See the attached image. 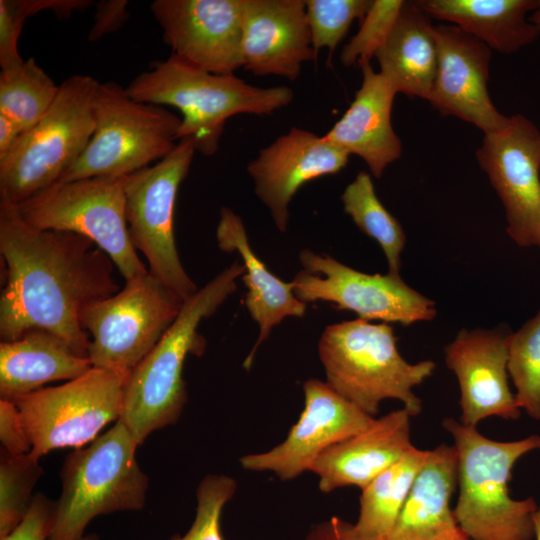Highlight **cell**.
Wrapping results in <instances>:
<instances>
[{
	"instance_id": "7a4b0ae2",
	"label": "cell",
	"mask_w": 540,
	"mask_h": 540,
	"mask_svg": "<svg viewBox=\"0 0 540 540\" xmlns=\"http://www.w3.org/2000/svg\"><path fill=\"white\" fill-rule=\"evenodd\" d=\"M244 271L242 263L234 262L185 300L173 324L126 378L120 420L139 445L179 420L187 402L185 360L205 350L199 325L234 293Z\"/></svg>"
},
{
	"instance_id": "7c38bea8",
	"label": "cell",
	"mask_w": 540,
	"mask_h": 540,
	"mask_svg": "<svg viewBox=\"0 0 540 540\" xmlns=\"http://www.w3.org/2000/svg\"><path fill=\"white\" fill-rule=\"evenodd\" d=\"M125 380L92 367L61 385L14 400L31 444L30 456L39 460L50 451L92 442L108 423L120 419Z\"/></svg>"
},
{
	"instance_id": "cb8c5ba5",
	"label": "cell",
	"mask_w": 540,
	"mask_h": 540,
	"mask_svg": "<svg viewBox=\"0 0 540 540\" xmlns=\"http://www.w3.org/2000/svg\"><path fill=\"white\" fill-rule=\"evenodd\" d=\"M456 487V450L441 444L430 450L386 540H456L465 535L451 508Z\"/></svg>"
},
{
	"instance_id": "4fadbf2b",
	"label": "cell",
	"mask_w": 540,
	"mask_h": 540,
	"mask_svg": "<svg viewBox=\"0 0 540 540\" xmlns=\"http://www.w3.org/2000/svg\"><path fill=\"white\" fill-rule=\"evenodd\" d=\"M299 259L304 269L291 282L295 296L305 304L331 302L337 309L352 311L366 321L404 326L436 316L435 302L400 276L363 273L311 250L301 251Z\"/></svg>"
},
{
	"instance_id": "7402d4cb",
	"label": "cell",
	"mask_w": 540,
	"mask_h": 540,
	"mask_svg": "<svg viewBox=\"0 0 540 540\" xmlns=\"http://www.w3.org/2000/svg\"><path fill=\"white\" fill-rule=\"evenodd\" d=\"M358 64L362 84L349 108L324 137L349 155L362 158L371 174L380 178L402 153L401 141L391 122L397 92L383 74L373 70L370 61Z\"/></svg>"
},
{
	"instance_id": "8fae6325",
	"label": "cell",
	"mask_w": 540,
	"mask_h": 540,
	"mask_svg": "<svg viewBox=\"0 0 540 540\" xmlns=\"http://www.w3.org/2000/svg\"><path fill=\"white\" fill-rule=\"evenodd\" d=\"M195 152L191 138L180 139L166 157L124 177L131 242L146 258L149 273L182 301L199 289L181 263L174 234L177 193Z\"/></svg>"
},
{
	"instance_id": "d590c367",
	"label": "cell",
	"mask_w": 540,
	"mask_h": 540,
	"mask_svg": "<svg viewBox=\"0 0 540 540\" xmlns=\"http://www.w3.org/2000/svg\"><path fill=\"white\" fill-rule=\"evenodd\" d=\"M23 0H0L1 69L21 63L18 41L25 20L30 17Z\"/></svg>"
},
{
	"instance_id": "9c48e42d",
	"label": "cell",
	"mask_w": 540,
	"mask_h": 540,
	"mask_svg": "<svg viewBox=\"0 0 540 540\" xmlns=\"http://www.w3.org/2000/svg\"><path fill=\"white\" fill-rule=\"evenodd\" d=\"M18 207L33 227L71 232L91 240L110 257L125 281L149 272L130 239L124 177L57 182Z\"/></svg>"
},
{
	"instance_id": "9a60e30c",
	"label": "cell",
	"mask_w": 540,
	"mask_h": 540,
	"mask_svg": "<svg viewBox=\"0 0 540 540\" xmlns=\"http://www.w3.org/2000/svg\"><path fill=\"white\" fill-rule=\"evenodd\" d=\"M303 392L304 409L285 440L266 452L241 457L244 469L270 471L281 480H292L310 471L329 447L365 430L375 419L326 381L309 379Z\"/></svg>"
},
{
	"instance_id": "d6a6232c",
	"label": "cell",
	"mask_w": 540,
	"mask_h": 540,
	"mask_svg": "<svg viewBox=\"0 0 540 540\" xmlns=\"http://www.w3.org/2000/svg\"><path fill=\"white\" fill-rule=\"evenodd\" d=\"M306 17L316 53L327 48L332 54L355 19L363 20L371 0H306Z\"/></svg>"
},
{
	"instance_id": "30bf717a",
	"label": "cell",
	"mask_w": 540,
	"mask_h": 540,
	"mask_svg": "<svg viewBox=\"0 0 540 540\" xmlns=\"http://www.w3.org/2000/svg\"><path fill=\"white\" fill-rule=\"evenodd\" d=\"M183 303L148 272L89 305L81 324L91 337L88 358L92 366L127 378L173 324Z\"/></svg>"
},
{
	"instance_id": "8992f818",
	"label": "cell",
	"mask_w": 540,
	"mask_h": 540,
	"mask_svg": "<svg viewBox=\"0 0 540 540\" xmlns=\"http://www.w3.org/2000/svg\"><path fill=\"white\" fill-rule=\"evenodd\" d=\"M139 446L119 419L66 456L49 540H80L97 516L144 508L149 479L136 460Z\"/></svg>"
},
{
	"instance_id": "60d3db41",
	"label": "cell",
	"mask_w": 540,
	"mask_h": 540,
	"mask_svg": "<svg viewBox=\"0 0 540 540\" xmlns=\"http://www.w3.org/2000/svg\"><path fill=\"white\" fill-rule=\"evenodd\" d=\"M21 134L17 123L0 112V160L9 153Z\"/></svg>"
},
{
	"instance_id": "8d00e7d4",
	"label": "cell",
	"mask_w": 540,
	"mask_h": 540,
	"mask_svg": "<svg viewBox=\"0 0 540 540\" xmlns=\"http://www.w3.org/2000/svg\"><path fill=\"white\" fill-rule=\"evenodd\" d=\"M54 512L55 501L42 493L34 495L24 519L0 540H49Z\"/></svg>"
},
{
	"instance_id": "5bb4252c",
	"label": "cell",
	"mask_w": 540,
	"mask_h": 540,
	"mask_svg": "<svg viewBox=\"0 0 540 540\" xmlns=\"http://www.w3.org/2000/svg\"><path fill=\"white\" fill-rule=\"evenodd\" d=\"M476 158L502 202L509 237L540 252V129L522 114L509 116L484 133Z\"/></svg>"
},
{
	"instance_id": "f35d334b",
	"label": "cell",
	"mask_w": 540,
	"mask_h": 540,
	"mask_svg": "<svg viewBox=\"0 0 540 540\" xmlns=\"http://www.w3.org/2000/svg\"><path fill=\"white\" fill-rule=\"evenodd\" d=\"M128 1L102 0L96 4L94 23L88 34L91 42L98 41L104 35L115 32L128 19Z\"/></svg>"
},
{
	"instance_id": "ffe728a7",
	"label": "cell",
	"mask_w": 540,
	"mask_h": 540,
	"mask_svg": "<svg viewBox=\"0 0 540 540\" xmlns=\"http://www.w3.org/2000/svg\"><path fill=\"white\" fill-rule=\"evenodd\" d=\"M243 68L296 80L316 59L304 0H242Z\"/></svg>"
},
{
	"instance_id": "b9f144b4",
	"label": "cell",
	"mask_w": 540,
	"mask_h": 540,
	"mask_svg": "<svg viewBox=\"0 0 540 540\" xmlns=\"http://www.w3.org/2000/svg\"><path fill=\"white\" fill-rule=\"evenodd\" d=\"M529 20L540 30V0L536 9L529 16Z\"/></svg>"
},
{
	"instance_id": "5b68a950",
	"label": "cell",
	"mask_w": 540,
	"mask_h": 540,
	"mask_svg": "<svg viewBox=\"0 0 540 540\" xmlns=\"http://www.w3.org/2000/svg\"><path fill=\"white\" fill-rule=\"evenodd\" d=\"M396 341L388 323L358 318L327 326L318 342L326 382L373 417L385 399L399 400L411 417L418 415L422 404L413 388L432 375L436 364L407 362Z\"/></svg>"
},
{
	"instance_id": "d4e9b609",
	"label": "cell",
	"mask_w": 540,
	"mask_h": 540,
	"mask_svg": "<svg viewBox=\"0 0 540 540\" xmlns=\"http://www.w3.org/2000/svg\"><path fill=\"white\" fill-rule=\"evenodd\" d=\"M88 357L78 355L63 339L31 330L0 343V395L16 400L61 380H72L92 368Z\"/></svg>"
},
{
	"instance_id": "ac0fdd59",
	"label": "cell",
	"mask_w": 540,
	"mask_h": 540,
	"mask_svg": "<svg viewBox=\"0 0 540 540\" xmlns=\"http://www.w3.org/2000/svg\"><path fill=\"white\" fill-rule=\"evenodd\" d=\"M510 334L504 328H462L446 346V366L459 383L462 424L476 427L488 417H520L521 409L508 380Z\"/></svg>"
},
{
	"instance_id": "83f0119b",
	"label": "cell",
	"mask_w": 540,
	"mask_h": 540,
	"mask_svg": "<svg viewBox=\"0 0 540 540\" xmlns=\"http://www.w3.org/2000/svg\"><path fill=\"white\" fill-rule=\"evenodd\" d=\"M429 452L412 446L361 490L359 515L354 526L362 537L387 539Z\"/></svg>"
},
{
	"instance_id": "ab89813d",
	"label": "cell",
	"mask_w": 540,
	"mask_h": 540,
	"mask_svg": "<svg viewBox=\"0 0 540 540\" xmlns=\"http://www.w3.org/2000/svg\"><path fill=\"white\" fill-rule=\"evenodd\" d=\"M305 540H367L356 530L354 524L337 517L321 522L311 529Z\"/></svg>"
},
{
	"instance_id": "3957f363",
	"label": "cell",
	"mask_w": 540,
	"mask_h": 540,
	"mask_svg": "<svg viewBox=\"0 0 540 540\" xmlns=\"http://www.w3.org/2000/svg\"><path fill=\"white\" fill-rule=\"evenodd\" d=\"M442 425L457 454L459 494L453 514L461 531L469 540H532L538 505L532 497L512 498L509 482L516 462L540 449V436L496 441L452 418Z\"/></svg>"
},
{
	"instance_id": "836d02e7",
	"label": "cell",
	"mask_w": 540,
	"mask_h": 540,
	"mask_svg": "<svg viewBox=\"0 0 540 540\" xmlns=\"http://www.w3.org/2000/svg\"><path fill=\"white\" fill-rule=\"evenodd\" d=\"M237 490L236 481L227 475L209 474L196 489V513L189 530L168 540H224L221 515Z\"/></svg>"
},
{
	"instance_id": "484cf974",
	"label": "cell",
	"mask_w": 540,
	"mask_h": 540,
	"mask_svg": "<svg viewBox=\"0 0 540 540\" xmlns=\"http://www.w3.org/2000/svg\"><path fill=\"white\" fill-rule=\"evenodd\" d=\"M429 16L454 23L490 49L504 54L533 43L540 30L527 18L538 0H420Z\"/></svg>"
},
{
	"instance_id": "74e56055",
	"label": "cell",
	"mask_w": 540,
	"mask_h": 540,
	"mask_svg": "<svg viewBox=\"0 0 540 540\" xmlns=\"http://www.w3.org/2000/svg\"><path fill=\"white\" fill-rule=\"evenodd\" d=\"M0 441L1 449L11 454H27L31 451V444L16 403L2 398L0 399Z\"/></svg>"
},
{
	"instance_id": "1f68e13d",
	"label": "cell",
	"mask_w": 540,
	"mask_h": 540,
	"mask_svg": "<svg viewBox=\"0 0 540 540\" xmlns=\"http://www.w3.org/2000/svg\"><path fill=\"white\" fill-rule=\"evenodd\" d=\"M44 470L27 454L0 452V538L9 534L26 516L32 491Z\"/></svg>"
},
{
	"instance_id": "6da1fadb",
	"label": "cell",
	"mask_w": 540,
	"mask_h": 540,
	"mask_svg": "<svg viewBox=\"0 0 540 540\" xmlns=\"http://www.w3.org/2000/svg\"><path fill=\"white\" fill-rule=\"evenodd\" d=\"M1 341L44 330L88 357L81 316L91 304L120 290L110 257L81 235L28 224L18 204L0 198Z\"/></svg>"
},
{
	"instance_id": "d6986e66",
	"label": "cell",
	"mask_w": 540,
	"mask_h": 540,
	"mask_svg": "<svg viewBox=\"0 0 540 540\" xmlns=\"http://www.w3.org/2000/svg\"><path fill=\"white\" fill-rule=\"evenodd\" d=\"M349 154L324 136L293 127L247 166L255 193L269 209L281 232L288 226V206L296 192L319 177L333 175L346 167Z\"/></svg>"
},
{
	"instance_id": "277c9868",
	"label": "cell",
	"mask_w": 540,
	"mask_h": 540,
	"mask_svg": "<svg viewBox=\"0 0 540 540\" xmlns=\"http://www.w3.org/2000/svg\"><path fill=\"white\" fill-rule=\"evenodd\" d=\"M125 92L138 102L177 108L182 115L179 140L191 138L204 156L219 149L227 119L242 113L271 115L294 97L289 87H256L234 74L204 71L173 54L137 75Z\"/></svg>"
},
{
	"instance_id": "ba28073f",
	"label": "cell",
	"mask_w": 540,
	"mask_h": 540,
	"mask_svg": "<svg viewBox=\"0 0 540 540\" xmlns=\"http://www.w3.org/2000/svg\"><path fill=\"white\" fill-rule=\"evenodd\" d=\"M93 109L94 133L58 182L125 177L160 161L179 142L181 117L164 106L133 100L117 83L98 84Z\"/></svg>"
},
{
	"instance_id": "4316f807",
	"label": "cell",
	"mask_w": 540,
	"mask_h": 540,
	"mask_svg": "<svg viewBox=\"0 0 540 540\" xmlns=\"http://www.w3.org/2000/svg\"><path fill=\"white\" fill-rule=\"evenodd\" d=\"M375 57L397 93L428 99L438 66L434 25L415 1L404 3L396 24Z\"/></svg>"
},
{
	"instance_id": "52a82bcc",
	"label": "cell",
	"mask_w": 540,
	"mask_h": 540,
	"mask_svg": "<svg viewBox=\"0 0 540 540\" xmlns=\"http://www.w3.org/2000/svg\"><path fill=\"white\" fill-rule=\"evenodd\" d=\"M98 84L77 74L59 85L46 114L0 160V198L19 205L57 183L77 162L95 130Z\"/></svg>"
},
{
	"instance_id": "f6af8a7d",
	"label": "cell",
	"mask_w": 540,
	"mask_h": 540,
	"mask_svg": "<svg viewBox=\"0 0 540 540\" xmlns=\"http://www.w3.org/2000/svg\"><path fill=\"white\" fill-rule=\"evenodd\" d=\"M456 540H469L466 535H463L462 537L456 539Z\"/></svg>"
},
{
	"instance_id": "4dcf8cb0",
	"label": "cell",
	"mask_w": 540,
	"mask_h": 540,
	"mask_svg": "<svg viewBox=\"0 0 540 540\" xmlns=\"http://www.w3.org/2000/svg\"><path fill=\"white\" fill-rule=\"evenodd\" d=\"M507 370L519 408L540 421V309L510 334Z\"/></svg>"
},
{
	"instance_id": "7bdbcfd3",
	"label": "cell",
	"mask_w": 540,
	"mask_h": 540,
	"mask_svg": "<svg viewBox=\"0 0 540 540\" xmlns=\"http://www.w3.org/2000/svg\"><path fill=\"white\" fill-rule=\"evenodd\" d=\"M534 537L540 540V505L534 515Z\"/></svg>"
},
{
	"instance_id": "e0dca14e",
	"label": "cell",
	"mask_w": 540,
	"mask_h": 540,
	"mask_svg": "<svg viewBox=\"0 0 540 540\" xmlns=\"http://www.w3.org/2000/svg\"><path fill=\"white\" fill-rule=\"evenodd\" d=\"M438 66L428 97L442 116H454L484 133L503 127L501 114L488 93L491 49L455 25H435Z\"/></svg>"
},
{
	"instance_id": "f1b7e54d",
	"label": "cell",
	"mask_w": 540,
	"mask_h": 540,
	"mask_svg": "<svg viewBox=\"0 0 540 540\" xmlns=\"http://www.w3.org/2000/svg\"><path fill=\"white\" fill-rule=\"evenodd\" d=\"M341 201L355 225L382 248L388 263L387 273L400 276L406 235L400 222L378 199L370 174L360 171L344 189Z\"/></svg>"
},
{
	"instance_id": "e575fe53",
	"label": "cell",
	"mask_w": 540,
	"mask_h": 540,
	"mask_svg": "<svg viewBox=\"0 0 540 540\" xmlns=\"http://www.w3.org/2000/svg\"><path fill=\"white\" fill-rule=\"evenodd\" d=\"M404 3L402 0L372 1L358 32L342 49L340 60L344 66L370 61L376 55L393 30Z\"/></svg>"
},
{
	"instance_id": "44dd1931",
	"label": "cell",
	"mask_w": 540,
	"mask_h": 540,
	"mask_svg": "<svg viewBox=\"0 0 540 540\" xmlns=\"http://www.w3.org/2000/svg\"><path fill=\"white\" fill-rule=\"evenodd\" d=\"M410 418L406 409L394 410L325 450L310 470L319 478V489L328 493L346 486L366 487L413 446Z\"/></svg>"
},
{
	"instance_id": "2e32d148",
	"label": "cell",
	"mask_w": 540,
	"mask_h": 540,
	"mask_svg": "<svg viewBox=\"0 0 540 540\" xmlns=\"http://www.w3.org/2000/svg\"><path fill=\"white\" fill-rule=\"evenodd\" d=\"M150 10L176 57L220 75L243 68L242 0H155Z\"/></svg>"
},
{
	"instance_id": "f546056e",
	"label": "cell",
	"mask_w": 540,
	"mask_h": 540,
	"mask_svg": "<svg viewBox=\"0 0 540 540\" xmlns=\"http://www.w3.org/2000/svg\"><path fill=\"white\" fill-rule=\"evenodd\" d=\"M59 85L33 58L1 69L0 112L9 116L22 133L34 127L55 101Z\"/></svg>"
},
{
	"instance_id": "603a6c76",
	"label": "cell",
	"mask_w": 540,
	"mask_h": 540,
	"mask_svg": "<svg viewBox=\"0 0 540 540\" xmlns=\"http://www.w3.org/2000/svg\"><path fill=\"white\" fill-rule=\"evenodd\" d=\"M216 239L222 251L237 252L245 268L241 276L247 288L244 304L259 326L257 341L243 363L244 368L249 369L258 348L272 329L287 317H303L306 304L295 296L292 282L279 279L258 258L249 244L240 216L225 206L220 210Z\"/></svg>"
},
{
	"instance_id": "ee69618b",
	"label": "cell",
	"mask_w": 540,
	"mask_h": 540,
	"mask_svg": "<svg viewBox=\"0 0 540 540\" xmlns=\"http://www.w3.org/2000/svg\"><path fill=\"white\" fill-rule=\"evenodd\" d=\"M80 540H100L99 536L95 533L83 536Z\"/></svg>"
}]
</instances>
